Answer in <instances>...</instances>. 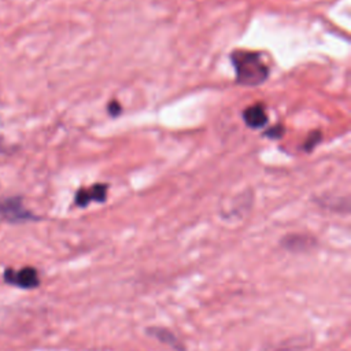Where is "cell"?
I'll return each mask as SVG.
<instances>
[{
    "label": "cell",
    "instance_id": "6da1fadb",
    "mask_svg": "<svg viewBox=\"0 0 351 351\" xmlns=\"http://www.w3.org/2000/svg\"><path fill=\"white\" fill-rule=\"evenodd\" d=\"M231 58L237 81L243 85H259L269 76V69L255 52L236 51Z\"/></svg>",
    "mask_w": 351,
    "mask_h": 351
},
{
    "label": "cell",
    "instance_id": "7a4b0ae2",
    "mask_svg": "<svg viewBox=\"0 0 351 351\" xmlns=\"http://www.w3.org/2000/svg\"><path fill=\"white\" fill-rule=\"evenodd\" d=\"M0 215L13 224L28 223V221H37V217L26 209L22 202V198L13 196L6 198L0 201Z\"/></svg>",
    "mask_w": 351,
    "mask_h": 351
},
{
    "label": "cell",
    "instance_id": "3957f363",
    "mask_svg": "<svg viewBox=\"0 0 351 351\" xmlns=\"http://www.w3.org/2000/svg\"><path fill=\"white\" fill-rule=\"evenodd\" d=\"M3 278L10 286L22 288V290H34L40 286L39 272L32 266H25L19 270L6 269Z\"/></svg>",
    "mask_w": 351,
    "mask_h": 351
},
{
    "label": "cell",
    "instance_id": "277c9868",
    "mask_svg": "<svg viewBox=\"0 0 351 351\" xmlns=\"http://www.w3.org/2000/svg\"><path fill=\"white\" fill-rule=\"evenodd\" d=\"M107 196V185L98 184L90 189H81L76 195V205L85 207L91 202H104Z\"/></svg>",
    "mask_w": 351,
    "mask_h": 351
},
{
    "label": "cell",
    "instance_id": "5b68a950",
    "mask_svg": "<svg viewBox=\"0 0 351 351\" xmlns=\"http://www.w3.org/2000/svg\"><path fill=\"white\" fill-rule=\"evenodd\" d=\"M244 122L249 125L250 128H262L268 124V116H266L265 108L261 104L257 106H251V107L246 108L243 113Z\"/></svg>",
    "mask_w": 351,
    "mask_h": 351
},
{
    "label": "cell",
    "instance_id": "8992f818",
    "mask_svg": "<svg viewBox=\"0 0 351 351\" xmlns=\"http://www.w3.org/2000/svg\"><path fill=\"white\" fill-rule=\"evenodd\" d=\"M148 334H151L152 336H155L157 339H159L161 342L166 343L169 346H171L173 348H179V350H183V346H180V343L177 340L174 335L171 334L170 331L167 330H159V328H150L148 330Z\"/></svg>",
    "mask_w": 351,
    "mask_h": 351
},
{
    "label": "cell",
    "instance_id": "52a82bcc",
    "mask_svg": "<svg viewBox=\"0 0 351 351\" xmlns=\"http://www.w3.org/2000/svg\"><path fill=\"white\" fill-rule=\"evenodd\" d=\"M283 133H284V128L281 126V125H278V126H274V128L266 130L265 135L268 137H270V139H280V137L283 136Z\"/></svg>",
    "mask_w": 351,
    "mask_h": 351
},
{
    "label": "cell",
    "instance_id": "ba28073f",
    "mask_svg": "<svg viewBox=\"0 0 351 351\" xmlns=\"http://www.w3.org/2000/svg\"><path fill=\"white\" fill-rule=\"evenodd\" d=\"M308 140H309V142L306 143V146H304V147H306V150H312L313 147L316 146V144H317V143L320 142V133L314 132L312 135V136L308 137Z\"/></svg>",
    "mask_w": 351,
    "mask_h": 351
},
{
    "label": "cell",
    "instance_id": "9c48e42d",
    "mask_svg": "<svg viewBox=\"0 0 351 351\" xmlns=\"http://www.w3.org/2000/svg\"><path fill=\"white\" fill-rule=\"evenodd\" d=\"M108 112H110V114H112V116H114V117H116L117 114H120L121 107L118 106V103H116V102L112 103V104L108 106Z\"/></svg>",
    "mask_w": 351,
    "mask_h": 351
}]
</instances>
